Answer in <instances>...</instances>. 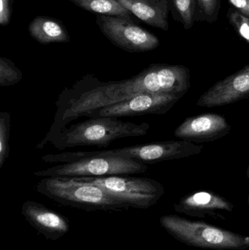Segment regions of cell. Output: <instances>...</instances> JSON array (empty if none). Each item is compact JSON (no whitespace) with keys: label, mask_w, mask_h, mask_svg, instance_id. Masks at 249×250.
Listing matches in <instances>:
<instances>
[{"label":"cell","mask_w":249,"mask_h":250,"mask_svg":"<svg viewBox=\"0 0 249 250\" xmlns=\"http://www.w3.org/2000/svg\"><path fill=\"white\" fill-rule=\"evenodd\" d=\"M41 159L44 163L58 165L35 171L37 177H102L138 174L148 170L146 164L113 154L109 150L45 154Z\"/></svg>","instance_id":"cell-1"},{"label":"cell","mask_w":249,"mask_h":250,"mask_svg":"<svg viewBox=\"0 0 249 250\" xmlns=\"http://www.w3.org/2000/svg\"><path fill=\"white\" fill-rule=\"evenodd\" d=\"M190 70L182 65L152 64L126 80L102 82V108L140 94L184 96L190 87Z\"/></svg>","instance_id":"cell-2"},{"label":"cell","mask_w":249,"mask_h":250,"mask_svg":"<svg viewBox=\"0 0 249 250\" xmlns=\"http://www.w3.org/2000/svg\"><path fill=\"white\" fill-rule=\"evenodd\" d=\"M149 129L150 125L148 123L137 125L114 117H95L64 126L54 133H47L36 148L42 149L47 144L60 150L78 146L106 148L113 141L120 138L146 135Z\"/></svg>","instance_id":"cell-3"},{"label":"cell","mask_w":249,"mask_h":250,"mask_svg":"<svg viewBox=\"0 0 249 250\" xmlns=\"http://www.w3.org/2000/svg\"><path fill=\"white\" fill-rule=\"evenodd\" d=\"M35 189L61 205L85 211H122L130 208L102 188L73 178H43Z\"/></svg>","instance_id":"cell-4"},{"label":"cell","mask_w":249,"mask_h":250,"mask_svg":"<svg viewBox=\"0 0 249 250\" xmlns=\"http://www.w3.org/2000/svg\"><path fill=\"white\" fill-rule=\"evenodd\" d=\"M159 223L175 240L187 246L214 250L249 248V236L203 221H192L177 215H165L160 217Z\"/></svg>","instance_id":"cell-5"},{"label":"cell","mask_w":249,"mask_h":250,"mask_svg":"<svg viewBox=\"0 0 249 250\" xmlns=\"http://www.w3.org/2000/svg\"><path fill=\"white\" fill-rule=\"evenodd\" d=\"M73 179L102 188L108 195L130 208H150L165 194V188L162 184L149 178L115 175Z\"/></svg>","instance_id":"cell-6"},{"label":"cell","mask_w":249,"mask_h":250,"mask_svg":"<svg viewBox=\"0 0 249 250\" xmlns=\"http://www.w3.org/2000/svg\"><path fill=\"white\" fill-rule=\"evenodd\" d=\"M96 23L115 46L130 53L152 51L159 45L156 35L124 16L97 15Z\"/></svg>","instance_id":"cell-7"},{"label":"cell","mask_w":249,"mask_h":250,"mask_svg":"<svg viewBox=\"0 0 249 250\" xmlns=\"http://www.w3.org/2000/svg\"><path fill=\"white\" fill-rule=\"evenodd\" d=\"M203 149V146L196 145L190 141H171L132 146L109 151L144 164H152L197 155Z\"/></svg>","instance_id":"cell-8"},{"label":"cell","mask_w":249,"mask_h":250,"mask_svg":"<svg viewBox=\"0 0 249 250\" xmlns=\"http://www.w3.org/2000/svg\"><path fill=\"white\" fill-rule=\"evenodd\" d=\"M181 95L140 94L134 98L96 110L89 118L137 117L165 114L182 98Z\"/></svg>","instance_id":"cell-9"},{"label":"cell","mask_w":249,"mask_h":250,"mask_svg":"<svg viewBox=\"0 0 249 250\" xmlns=\"http://www.w3.org/2000/svg\"><path fill=\"white\" fill-rule=\"evenodd\" d=\"M249 97V65L220 81L197 101L200 107L223 106Z\"/></svg>","instance_id":"cell-10"},{"label":"cell","mask_w":249,"mask_h":250,"mask_svg":"<svg viewBox=\"0 0 249 250\" xmlns=\"http://www.w3.org/2000/svg\"><path fill=\"white\" fill-rule=\"evenodd\" d=\"M21 214L29 225L48 240H58L70 231L67 217L36 201L23 203Z\"/></svg>","instance_id":"cell-11"},{"label":"cell","mask_w":249,"mask_h":250,"mask_svg":"<svg viewBox=\"0 0 249 250\" xmlns=\"http://www.w3.org/2000/svg\"><path fill=\"white\" fill-rule=\"evenodd\" d=\"M176 212L199 218L225 220L219 211L232 212L234 206L229 201L211 191H198L183 197L174 205Z\"/></svg>","instance_id":"cell-12"},{"label":"cell","mask_w":249,"mask_h":250,"mask_svg":"<svg viewBox=\"0 0 249 250\" xmlns=\"http://www.w3.org/2000/svg\"><path fill=\"white\" fill-rule=\"evenodd\" d=\"M230 132L226 119L219 114L209 113L187 119L175 130L178 138L212 141Z\"/></svg>","instance_id":"cell-13"},{"label":"cell","mask_w":249,"mask_h":250,"mask_svg":"<svg viewBox=\"0 0 249 250\" xmlns=\"http://www.w3.org/2000/svg\"><path fill=\"white\" fill-rule=\"evenodd\" d=\"M132 14L149 26L168 30L170 0H116Z\"/></svg>","instance_id":"cell-14"},{"label":"cell","mask_w":249,"mask_h":250,"mask_svg":"<svg viewBox=\"0 0 249 250\" xmlns=\"http://www.w3.org/2000/svg\"><path fill=\"white\" fill-rule=\"evenodd\" d=\"M28 30L31 37L42 45L70 41V35L62 22L49 16H37L29 23Z\"/></svg>","instance_id":"cell-15"},{"label":"cell","mask_w":249,"mask_h":250,"mask_svg":"<svg viewBox=\"0 0 249 250\" xmlns=\"http://www.w3.org/2000/svg\"><path fill=\"white\" fill-rule=\"evenodd\" d=\"M86 11L104 16H124L132 19V13L116 0H70Z\"/></svg>","instance_id":"cell-16"},{"label":"cell","mask_w":249,"mask_h":250,"mask_svg":"<svg viewBox=\"0 0 249 250\" xmlns=\"http://www.w3.org/2000/svg\"><path fill=\"white\" fill-rule=\"evenodd\" d=\"M196 1L197 0H170L171 10L172 9L175 16L182 22L185 29H188L192 26Z\"/></svg>","instance_id":"cell-17"},{"label":"cell","mask_w":249,"mask_h":250,"mask_svg":"<svg viewBox=\"0 0 249 250\" xmlns=\"http://www.w3.org/2000/svg\"><path fill=\"white\" fill-rule=\"evenodd\" d=\"M23 79V73L12 60L0 58V86H14Z\"/></svg>","instance_id":"cell-18"},{"label":"cell","mask_w":249,"mask_h":250,"mask_svg":"<svg viewBox=\"0 0 249 250\" xmlns=\"http://www.w3.org/2000/svg\"><path fill=\"white\" fill-rule=\"evenodd\" d=\"M10 114L0 113V169L2 168L10 154Z\"/></svg>","instance_id":"cell-19"},{"label":"cell","mask_w":249,"mask_h":250,"mask_svg":"<svg viewBox=\"0 0 249 250\" xmlns=\"http://www.w3.org/2000/svg\"><path fill=\"white\" fill-rule=\"evenodd\" d=\"M229 19L240 36L249 42V17L238 10H232L230 12Z\"/></svg>","instance_id":"cell-20"},{"label":"cell","mask_w":249,"mask_h":250,"mask_svg":"<svg viewBox=\"0 0 249 250\" xmlns=\"http://www.w3.org/2000/svg\"><path fill=\"white\" fill-rule=\"evenodd\" d=\"M14 0H0V25L6 26L10 23Z\"/></svg>","instance_id":"cell-21"},{"label":"cell","mask_w":249,"mask_h":250,"mask_svg":"<svg viewBox=\"0 0 249 250\" xmlns=\"http://www.w3.org/2000/svg\"><path fill=\"white\" fill-rule=\"evenodd\" d=\"M200 11L206 17L213 18L217 11L219 0H197Z\"/></svg>","instance_id":"cell-22"},{"label":"cell","mask_w":249,"mask_h":250,"mask_svg":"<svg viewBox=\"0 0 249 250\" xmlns=\"http://www.w3.org/2000/svg\"><path fill=\"white\" fill-rule=\"evenodd\" d=\"M240 13L249 17V0H228Z\"/></svg>","instance_id":"cell-23"},{"label":"cell","mask_w":249,"mask_h":250,"mask_svg":"<svg viewBox=\"0 0 249 250\" xmlns=\"http://www.w3.org/2000/svg\"><path fill=\"white\" fill-rule=\"evenodd\" d=\"M247 177L249 178V165L248 170H247Z\"/></svg>","instance_id":"cell-24"},{"label":"cell","mask_w":249,"mask_h":250,"mask_svg":"<svg viewBox=\"0 0 249 250\" xmlns=\"http://www.w3.org/2000/svg\"><path fill=\"white\" fill-rule=\"evenodd\" d=\"M248 204H249V198H248Z\"/></svg>","instance_id":"cell-25"}]
</instances>
